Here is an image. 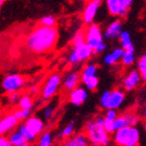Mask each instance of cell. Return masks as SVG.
I'll return each mask as SVG.
<instances>
[{
  "instance_id": "6da1fadb",
  "label": "cell",
  "mask_w": 146,
  "mask_h": 146,
  "mask_svg": "<svg viewBox=\"0 0 146 146\" xmlns=\"http://www.w3.org/2000/svg\"><path fill=\"white\" fill-rule=\"evenodd\" d=\"M58 38V31L55 26L41 24L31 31L25 40V45L34 53H44L54 47Z\"/></svg>"
},
{
  "instance_id": "7a4b0ae2",
  "label": "cell",
  "mask_w": 146,
  "mask_h": 146,
  "mask_svg": "<svg viewBox=\"0 0 146 146\" xmlns=\"http://www.w3.org/2000/svg\"><path fill=\"white\" fill-rule=\"evenodd\" d=\"M104 117H97L95 120L89 121L86 124V136L93 145L107 146L110 144V134L104 129Z\"/></svg>"
},
{
  "instance_id": "3957f363",
  "label": "cell",
  "mask_w": 146,
  "mask_h": 146,
  "mask_svg": "<svg viewBox=\"0 0 146 146\" xmlns=\"http://www.w3.org/2000/svg\"><path fill=\"white\" fill-rule=\"evenodd\" d=\"M113 139L117 145L137 146L140 142V131L135 126H124L115 131Z\"/></svg>"
},
{
  "instance_id": "277c9868",
  "label": "cell",
  "mask_w": 146,
  "mask_h": 146,
  "mask_svg": "<svg viewBox=\"0 0 146 146\" xmlns=\"http://www.w3.org/2000/svg\"><path fill=\"white\" fill-rule=\"evenodd\" d=\"M85 35L86 43L92 48L93 54H97V53L104 51V49L107 48V45L104 42V36H102L99 25L92 22Z\"/></svg>"
},
{
  "instance_id": "5b68a950",
  "label": "cell",
  "mask_w": 146,
  "mask_h": 146,
  "mask_svg": "<svg viewBox=\"0 0 146 146\" xmlns=\"http://www.w3.org/2000/svg\"><path fill=\"white\" fill-rule=\"evenodd\" d=\"M125 94L120 89H114L111 91L104 92L100 97V106L104 109H119L123 104Z\"/></svg>"
},
{
  "instance_id": "8992f818",
  "label": "cell",
  "mask_w": 146,
  "mask_h": 146,
  "mask_svg": "<svg viewBox=\"0 0 146 146\" xmlns=\"http://www.w3.org/2000/svg\"><path fill=\"white\" fill-rule=\"evenodd\" d=\"M93 55V50L86 42L79 45L73 46V50L71 51L68 61L72 65L79 64L82 62L90 58Z\"/></svg>"
},
{
  "instance_id": "52a82bcc",
  "label": "cell",
  "mask_w": 146,
  "mask_h": 146,
  "mask_svg": "<svg viewBox=\"0 0 146 146\" xmlns=\"http://www.w3.org/2000/svg\"><path fill=\"white\" fill-rule=\"evenodd\" d=\"M2 89L7 93L19 92L25 86V78L20 74L13 73L6 75L1 82Z\"/></svg>"
},
{
  "instance_id": "ba28073f",
  "label": "cell",
  "mask_w": 146,
  "mask_h": 146,
  "mask_svg": "<svg viewBox=\"0 0 146 146\" xmlns=\"http://www.w3.org/2000/svg\"><path fill=\"white\" fill-rule=\"evenodd\" d=\"M62 84V76L58 73H54L49 76L47 82L42 89V98L43 99H50L58 93V90Z\"/></svg>"
},
{
  "instance_id": "9c48e42d",
  "label": "cell",
  "mask_w": 146,
  "mask_h": 146,
  "mask_svg": "<svg viewBox=\"0 0 146 146\" xmlns=\"http://www.w3.org/2000/svg\"><path fill=\"white\" fill-rule=\"evenodd\" d=\"M100 5L101 0H90L89 1L88 4L86 5L85 11H84V15H82V19H84V22H85L86 24L90 25L93 22Z\"/></svg>"
},
{
  "instance_id": "30bf717a",
  "label": "cell",
  "mask_w": 146,
  "mask_h": 146,
  "mask_svg": "<svg viewBox=\"0 0 146 146\" xmlns=\"http://www.w3.org/2000/svg\"><path fill=\"white\" fill-rule=\"evenodd\" d=\"M19 121L16 119L14 114H7L0 118V135H7L18 126Z\"/></svg>"
},
{
  "instance_id": "8fae6325",
  "label": "cell",
  "mask_w": 146,
  "mask_h": 146,
  "mask_svg": "<svg viewBox=\"0 0 146 146\" xmlns=\"http://www.w3.org/2000/svg\"><path fill=\"white\" fill-rule=\"evenodd\" d=\"M141 80H142V77H141L140 72L138 70H131L124 77L123 82H122V86L126 91H133L134 89H136L140 85Z\"/></svg>"
},
{
  "instance_id": "7c38bea8",
  "label": "cell",
  "mask_w": 146,
  "mask_h": 146,
  "mask_svg": "<svg viewBox=\"0 0 146 146\" xmlns=\"http://www.w3.org/2000/svg\"><path fill=\"white\" fill-rule=\"evenodd\" d=\"M24 124L27 126L29 131H31L36 136L42 134L43 131H44V128H45L44 121L41 118H39V117H36V116H31V117L29 116L27 119H25Z\"/></svg>"
},
{
  "instance_id": "4fadbf2b",
  "label": "cell",
  "mask_w": 146,
  "mask_h": 146,
  "mask_svg": "<svg viewBox=\"0 0 146 146\" xmlns=\"http://www.w3.org/2000/svg\"><path fill=\"white\" fill-rule=\"evenodd\" d=\"M87 97H88L87 90L82 87H76L75 89H73L72 91H70V95H69L70 102L74 106L82 104L86 101Z\"/></svg>"
},
{
  "instance_id": "5bb4252c",
  "label": "cell",
  "mask_w": 146,
  "mask_h": 146,
  "mask_svg": "<svg viewBox=\"0 0 146 146\" xmlns=\"http://www.w3.org/2000/svg\"><path fill=\"white\" fill-rule=\"evenodd\" d=\"M122 31V24L119 20H115L109 25L104 31V38L109 40H115L118 39L120 34Z\"/></svg>"
},
{
  "instance_id": "9a60e30c",
  "label": "cell",
  "mask_w": 146,
  "mask_h": 146,
  "mask_svg": "<svg viewBox=\"0 0 146 146\" xmlns=\"http://www.w3.org/2000/svg\"><path fill=\"white\" fill-rule=\"evenodd\" d=\"M79 82H80V74L77 72H74L69 74L65 78L63 87H64V89L66 91L70 92L72 91L73 89H75L76 87H78Z\"/></svg>"
},
{
  "instance_id": "2e32d148",
  "label": "cell",
  "mask_w": 146,
  "mask_h": 146,
  "mask_svg": "<svg viewBox=\"0 0 146 146\" xmlns=\"http://www.w3.org/2000/svg\"><path fill=\"white\" fill-rule=\"evenodd\" d=\"M9 139L11 146H27L28 142L25 140V138L22 136V134L18 131H12L9 134Z\"/></svg>"
},
{
  "instance_id": "e0dca14e",
  "label": "cell",
  "mask_w": 146,
  "mask_h": 146,
  "mask_svg": "<svg viewBox=\"0 0 146 146\" xmlns=\"http://www.w3.org/2000/svg\"><path fill=\"white\" fill-rule=\"evenodd\" d=\"M123 53H124V49L122 48V47L121 48L114 49L111 53H109V54L104 56V63L107 65H110V66L117 64L119 61H121Z\"/></svg>"
},
{
  "instance_id": "ac0fdd59",
  "label": "cell",
  "mask_w": 146,
  "mask_h": 146,
  "mask_svg": "<svg viewBox=\"0 0 146 146\" xmlns=\"http://www.w3.org/2000/svg\"><path fill=\"white\" fill-rule=\"evenodd\" d=\"M89 140L85 134H80L74 137H69L67 140H65L66 146H87Z\"/></svg>"
},
{
  "instance_id": "d6986e66",
  "label": "cell",
  "mask_w": 146,
  "mask_h": 146,
  "mask_svg": "<svg viewBox=\"0 0 146 146\" xmlns=\"http://www.w3.org/2000/svg\"><path fill=\"white\" fill-rule=\"evenodd\" d=\"M118 39L120 40L121 47L124 49L125 51H135L134 45H133V42H131V34L128 31H121Z\"/></svg>"
},
{
  "instance_id": "ffe728a7",
  "label": "cell",
  "mask_w": 146,
  "mask_h": 146,
  "mask_svg": "<svg viewBox=\"0 0 146 146\" xmlns=\"http://www.w3.org/2000/svg\"><path fill=\"white\" fill-rule=\"evenodd\" d=\"M17 131L21 133L22 136L25 138V140L27 141L28 143H33V142H35V141L36 140V137H38V136H36V134H34L31 131H29V129L27 128V126H26L24 123L19 124Z\"/></svg>"
},
{
  "instance_id": "44dd1931",
  "label": "cell",
  "mask_w": 146,
  "mask_h": 146,
  "mask_svg": "<svg viewBox=\"0 0 146 146\" xmlns=\"http://www.w3.org/2000/svg\"><path fill=\"white\" fill-rule=\"evenodd\" d=\"M107 7L112 16H120L121 14V4L119 0H107Z\"/></svg>"
},
{
  "instance_id": "7402d4cb",
  "label": "cell",
  "mask_w": 146,
  "mask_h": 146,
  "mask_svg": "<svg viewBox=\"0 0 146 146\" xmlns=\"http://www.w3.org/2000/svg\"><path fill=\"white\" fill-rule=\"evenodd\" d=\"M80 80L85 85L86 88L90 90V91H95L98 87V84H99V78L96 75L90 76V77H87V78H82Z\"/></svg>"
},
{
  "instance_id": "603a6c76",
  "label": "cell",
  "mask_w": 146,
  "mask_h": 146,
  "mask_svg": "<svg viewBox=\"0 0 146 146\" xmlns=\"http://www.w3.org/2000/svg\"><path fill=\"white\" fill-rule=\"evenodd\" d=\"M18 106L20 109L31 110L34 107V100L29 95H23L18 101Z\"/></svg>"
},
{
  "instance_id": "cb8c5ba5",
  "label": "cell",
  "mask_w": 146,
  "mask_h": 146,
  "mask_svg": "<svg viewBox=\"0 0 146 146\" xmlns=\"http://www.w3.org/2000/svg\"><path fill=\"white\" fill-rule=\"evenodd\" d=\"M121 62L123 66L125 67H129L135 63V51H125L122 55Z\"/></svg>"
},
{
  "instance_id": "d4e9b609",
  "label": "cell",
  "mask_w": 146,
  "mask_h": 146,
  "mask_svg": "<svg viewBox=\"0 0 146 146\" xmlns=\"http://www.w3.org/2000/svg\"><path fill=\"white\" fill-rule=\"evenodd\" d=\"M97 73V67L96 65L94 64H89L88 66H86L84 68V70L82 72V75H80V79L82 78H87V77H90V76H94L96 75Z\"/></svg>"
},
{
  "instance_id": "484cf974",
  "label": "cell",
  "mask_w": 146,
  "mask_h": 146,
  "mask_svg": "<svg viewBox=\"0 0 146 146\" xmlns=\"http://www.w3.org/2000/svg\"><path fill=\"white\" fill-rule=\"evenodd\" d=\"M114 131L119 129V128H122L124 127V126H128V123H127V119H126V116L125 114H122L120 116H117L114 120Z\"/></svg>"
},
{
  "instance_id": "4316f807",
  "label": "cell",
  "mask_w": 146,
  "mask_h": 146,
  "mask_svg": "<svg viewBox=\"0 0 146 146\" xmlns=\"http://www.w3.org/2000/svg\"><path fill=\"white\" fill-rule=\"evenodd\" d=\"M73 133H74V123L73 122H70L68 125H66L65 126V128L63 129V131L58 134V139H68L69 137H71L73 135Z\"/></svg>"
},
{
  "instance_id": "83f0119b",
  "label": "cell",
  "mask_w": 146,
  "mask_h": 146,
  "mask_svg": "<svg viewBox=\"0 0 146 146\" xmlns=\"http://www.w3.org/2000/svg\"><path fill=\"white\" fill-rule=\"evenodd\" d=\"M52 142H53L52 135L50 133H48V131H45V133L41 134V137H40L38 144L40 146H50L52 145Z\"/></svg>"
},
{
  "instance_id": "f1b7e54d",
  "label": "cell",
  "mask_w": 146,
  "mask_h": 146,
  "mask_svg": "<svg viewBox=\"0 0 146 146\" xmlns=\"http://www.w3.org/2000/svg\"><path fill=\"white\" fill-rule=\"evenodd\" d=\"M31 110H26V109H20V110H15L13 114L16 117V119L18 121H21V120H25L27 119L29 116H31Z\"/></svg>"
},
{
  "instance_id": "f546056e",
  "label": "cell",
  "mask_w": 146,
  "mask_h": 146,
  "mask_svg": "<svg viewBox=\"0 0 146 146\" xmlns=\"http://www.w3.org/2000/svg\"><path fill=\"white\" fill-rule=\"evenodd\" d=\"M138 69H139L142 79L146 80V54L142 55L140 60L138 61Z\"/></svg>"
},
{
  "instance_id": "4dcf8cb0",
  "label": "cell",
  "mask_w": 146,
  "mask_h": 146,
  "mask_svg": "<svg viewBox=\"0 0 146 146\" xmlns=\"http://www.w3.org/2000/svg\"><path fill=\"white\" fill-rule=\"evenodd\" d=\"M120 1V4H121V14H120V17H125L127 15L128 11H129V7L131 6V3H133V0H119Z\"/></svg>"
},
{
  "instance_id": "1f68e13d",
  "label": "cell",
  "mask_w": 146,
  "mask_h": 146,
  "mask_svg": "<svg viewBox=\"0 0 146 146\" xmlns=\"http://www.w3.org/2000/svg\"><path fill=\"white\" fill-rule=\"evenodd\" d=\"M54 110H55V107L53 104H49V106L44 108L42 111V115H43V117H44V119L49 120V119L51 118L52 116H53V114H54Z\"/></svg>"
},
{
  "instance_id": "d6a6232c",
  "label": "cell",
  "mask_w": 146,
  "mask_h": 146,
  "mask_svg": "<svg viewBox=\"0 0 146 146\" xmlns=\"http://www.w3.org/2000/svg\"><path fill=\"white\" fill-rule=\"evenodd\" d=\"M73 46H76V45H79V44H82V43L86 42V35H85V31H77L75 34V36H73Z\"/></svg>"
},
{
  "instance_id": "836d02e7",
  "label": "cell",
  "mask_w": 146,
  "mask_h": 146,
  "mask_svg": "<svg viewBox=\"0 0 146 146\" xmlns=\"http://www.w3.org/2000/svg\"><path fill=\"white\" fill-rule=\"evenodd\" d=\"M125 116H126V119H127V123L128 126H136V125L139 123V117L137 115H135L133 113H125Z\"/></svg>"
},
{
  "instance_id": "e575fe53",
  "label": "cell",
  "mask_w": 146,
  "mask_h": 146,
  "mask_svg": "<svg viewBox=\"0 0 146 146\" xmlns=\"http://www.w3.org/2000/svg\"><path fill=\"white\" fill-rule=\"evenodd\" d=\"M56 20L53 16H44L41 18V24L46 26H54Z\"/></svg>"
},
{
  "instance_id": "d590c367",
  "label": "cell",
  "mask_w": 146,
  "mask_h": 146,
  "mask_svg": "<svg viewBox=\"0 0 146 146\" xmlns=\"http://www.w3.org/2000/svg\"><path fill=\"white\" fill-rule=\"evenodd\" d=\"M118 116V113H117V110L116 109H109L106 113V116L104 118L106 120H111V121H114L115 118Z\"/></svg>"
},
{
  "instance_id": "8d00e7d4",
  "label": "cell",
  "mask_w": 146,
  "mask_h": 146,
  "mask_svg": "<svg viewBox=\"0 0 146 146\" xmlns=\"http://www.w3.org/2000/svg\"><path fill=\"white\" fill-rule=\"evenodd\" d=\"M9 102L11 104H18L19 99L21 97V95L19 92H12V93H9Z\"/></svg>"
},
{
  "instance_id": "74e56055",
  "label": "cell",
  "mask_w": 146,
  "mask_h": 146,
  "mask_svg": "<svg viewBox=\"0 0 146 146\" xmlns=\"http://www.w3.org/2000/svg\"><path fill=\"white\" fill-rule=\"evenodd\" d=\"M0 146H11L9 139L4 135H0Z\"/></svg>"
},
{
  "instance_id": "f35d334b",
  "label": "cell",
  "mask_w": 146,
  "mask_h": 146,
  "mask_svg": "<svg viewBox=\"0 0 146 146\" xmlns=\"http://www.w3.org/2000/svg\"><path fill=\"white\" fill-rule=\"evenodd\" d=\"M38 92H39V87H36V86H34V87H31V88L29 89V94L31 95L36 94Z\"/></svg>"
},
{
  "instance_id": "ab89813d",
  "label": "cell",
  "mask_w": 146,
  "mask_h": 146,
  "mask_svg": "<svg viewBox=\"0 0 146 146\" xmlns=\"http://www.w3.org/2000/svg\"><path fill=\"white\" fill-rule=\"evenodd\" d=\"M142 114H143V117L146 119V107L143 109V112H142Z\"/></svg>"
},
{
  "instance_id": "60d3db41",
  "label": "cell",
  "mask_w": 146,
  "mask_h": 146,
  "mask_svg": "<svg viewBox=\"0 0 146 146\" xmlns=\"http://www.w3.org/2000/svg\"><path fill=\"white\" fill-rule=\"evenodd\" d=\"M4 1H5V0H0V9H1V6H2V4L4 3Z\"/></svg>"
},
{
  "instance_id": "b9f144b4",
  "label": "cell",
  "mask_w": 146,
  "mask_h": 146,
  "mask_svg": "<svg viewBox=\"0 0 146 146\" xmlns=\"http://www.w3.org/2000/svg\"><path fill=\"white\" fill-rule=\"evenodd\" d=\"M144 129H145V131H146V123L144 124Z\"/></svg>"
}]
</instances>
